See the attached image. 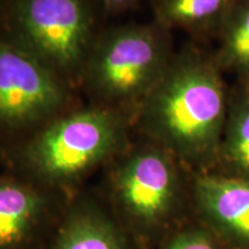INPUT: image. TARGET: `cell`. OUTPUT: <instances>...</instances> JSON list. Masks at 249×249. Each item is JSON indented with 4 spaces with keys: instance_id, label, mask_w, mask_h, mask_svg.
Returning <instances> with one entry per match:
<instances>
[{
    "instance_id": "4",
    "label": "cell",
    "mask_w": 249,
    "mask_h": 249,
    "mask_svg": "<svg viewBox=\"0 0 249 249\" xmlns=\"http://www.w3.org/2000/svg\"><path fill=\"white\" fill-rule=\"evenodd\" d=\"M21 46L55 73L71 74L88 57L92 12L88 0H12Z\"/></svg>"
},
{
    "instance_id": "11",
    "label": "cell",
    "mask_w": 249,
    "mask_h": 249,
    "mask_svg": "<svg viewBox=\"0 0 249 249\" xmlns=\"http://www.w3.org/2000/svg\"><path fill=\"white\" fill-rule=\"evenodd\" d=\"M39 209V197L29 188L0 181V249H12L23 240Z\"/></svg>"
},
{
    "instance_id": "6",
    "label": "cell",
    "mask_w": 249,
    "mask_h": 249,
    "mask_svg": "<svg viewBox=\"0 0 249 249\" xmlns=\"http://www.w3.org/2000/svg\"><path fill=\"white\" fill-rule=\"evenodd\" d=\"M116 186L118 197L134 217L148 223L163 219L179 194L172 155L158 144L135 152L121 166Z\"/></svg>"
},
{
    "instance_id": "5",
    "label": "cell",
    "mask_w": 249,
    "mask_h": 249,
    "mask_svg": "<svg viewBox=\"0 0 249 249\" xmlns=\"http://www.w3.org/2000/svg\"><path fill=\"white\" fill-rule=\"evenodd\" d=\"M66 101L58 74L23 46L0 42V121L36 123Z\"/></svg>"
},
{
    "instance_id": "3",
    "label": "cell",
    "mask_w": 249,
    "mask_h": 249,
    "mask_svg": "<svg viewBox=\"0 0 249 249\" xmlns=\"http://www.w3.org/2000/svg\"><path fill=\"white\" fill-rule=\"evenodd\" d=\"M124 128L121 118L111 110L76 112L42 130L28 145L27 160L46 179H73L110 155Z\"/></svg>"
},
{
    "instance_id": "14",
    "label": "cell",
    "mask_w": 249,
    "mask_h": 249,
    "mask_svg": "<svg viewBox=\"0 0 249 249\" xmlns=\"http://www.w3.org/2000/svg\"><path fill=\"white\" fill-rule=\"evenodd\" d=\"M102 1L107 9L117 12L124 11V9L132 7L138 0H102Z\"/></svg>"
},
{
    "instance_id": "7",
    "label": "cell",
    "mask_w": 249,
    "mask_h": 249,
    "mask_svg": "<svg viewBox=\"0 0 249 249\" xmlns=\"http://www.w3.org/2000/svg\"><path fill=\"white\" fill-rule=\"evenodd\" d=\"M194 198L210 225L235 244L249 247V179L231 174H201Z\"/></svg>"
},
{
    "instance_id": "2",
    "label": "cell",
    "mask_w": 249,
    "mask_h": 249,
    "mask_svg": "<svg viewBox=\"0 0 249 249\" xmlns=\"http://www.w3.org/2000/svg\"><path fill=\"white\" fill-rule=\"evenodd\" d=\"M167 33L156 21L108 31L87 58L86 79L91 91L108 104L139 107L174 57Z\"/></svg>"
},
{
    "instance_id": "8",
    "label": "cell",
    "mask_w": 249,
    "mask_h": 249,
    "mask_svg": "<svg viewBox=\"0 0 249 249\" xmlns=\"http://www.w3.org/2000/svg\"><path fill=\"white\" fill-rule=\"evenodd\" d=\"M236 0H152L156 22L171 30L217 35Z\"/></svg>"
},
{
    "instance_id": "1",
    "label": "cell",
    "mask_w": 249,
    "mask_h": 249,
    "mask_svg": "<svg viewBox=\"0 0 249 249\" xmlns=\"http://www.w3.org/2000/svg\"><path fill=\"white\" fill-rule=\"evenodd\" d=\"M230 93L213 55L188 49L174 55L139 105L140 127L171 155L194 164L217 161Z\"/></svg>"
},
{
    "instance_id": "9",
    "label": "cell",
    "mask_w": 249,
    "mask_h": 249,
    "mask_svg": "<svg viewBox=\"0 0 249 249\" xmlns=\"http://www.w3.org/2000/svg\"><path fill=\"white\" fill-rule=\"evenodd\" d=\"M217 161L224 164L226 174L249 179V86L238 85L230 95Z\"/></svg>"
},
{
    "instance_id": "13",
    "label": "cell",
    "mask_w": 249,
    "mask_h": 249,
    "mask_svg": "<svg viewBox=\"0 0 249 249\" xmlns=\"http://www.w3.org/2000/svg\"><path fill=\"white\" fill-rule=\"evenodd\" d=\"M166 249H218L211 236L203 231H188L177 236Z\"/></svg>"
},
{
    "instance_id": "10",
    "label": "cell",
    "mask_w": 249,
    "mask_h": 249,
    "mask_svg": "<svg viewBox=\"0 0 249 249\" xmlns=\"http://www.w3.org/2000/svg\"><path fill=\"white\" fill-rule=\"evenodd\" d=\"M217 37V66L235 75L238 85L249 86V0H236Z\"/></svg>"
},
{
    "instance_id": "12",
    "label": "cell",
    "mask_w": 249,
    "mask_h": 249,
    "mask_svg": "<svg viewBox=\"0 0 249 249\" xmlns=\"http://www.w3.org/2000/svg\"><path fill=\"white\" fill-rule=\"evenodd\" d=\"M55 249H121L110 225L91 214L77 216L61 233Z\"/></svg>"
}]
</instances>
